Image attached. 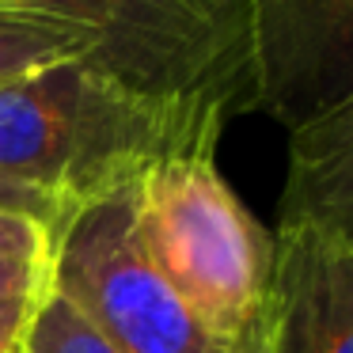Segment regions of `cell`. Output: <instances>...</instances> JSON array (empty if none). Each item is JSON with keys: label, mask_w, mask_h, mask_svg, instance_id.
I'll return each mask as SVG.
<instances>
[{"label": "cell", "mask_w": 353, "mask_h": 353, "mask_svg": "<svg viewBox=\"0 0 353 353\" xmlns=\"http://www.w3.org/2000/svg\"><path fill=\"white\" fill-rule=\"evenodd\" d=\"M224 130L171 114L65 61L0 84V179L65 209L130 190L168 156H216Z\"/></svg>", "instance_id": "1"}, {"label": "cell", "mask_w": 353, "mask_h": 353, "mask_svg": "<svg viewBox=\"0 0 353 353\" xmlns=\"http://www.w3.org/2000/svg\"><path fill=\"white\" fill-rule=\"evenodd\" d=\"M133 232L224 353H270L274 236L243 209L216 156H168L130 190Z\"/></svg>", "instance_id": "2"}, {"label": "cell", "mask_w": 353, "mask_h": 353, "mask_svg": "<svg viewBox=\"0 0 353 353\" xmlns=\"http://www.w3.org/2000/svg\"><path fill=\"white\" fill-rule=\"evenodd\" d=\"M92 34L84 65L171 114L228 130L254 110L247 0H16Z\"/></svg>", "instance_id": "3"}, {"label": "cell", "mask_w": 353, "mask_h": 353, "mask_svg": "<svg viewBox=\"0 0 353 353\" xmlns=\"http://www.w3.org/2000/svg\"><path fill=\"white\" fill-rule=\"evenodd\" d=\"M130 190L88 201L65 216L50 254V285L118 353H224L141 251Z\"/></svg>", "instance_id": "4"}, {"label": "cell", "mask_w": 353, "mask_h": 353, "mask_svg": "<svg viewBox=\"0 0 353 353\" xmlns=\"http://www.w3.org/2000/svg\"><path fill=\"white\" fill-rule=\"evenodd\" d=\"M254 110L285 130L353 95V0H247Z\"/></svg>", "instance_id": "5"}, {"label": "cell", "mask_w": 353, "mask_h": 353, "mask_svg": "<svg viewBox=\"0 0 353 353\" xmlns=\"http://www.w3.org/2000/svg\"><path fill=\"white\" fill-rule=\"evenodd\" d=\"M270 353H353V251L274 228Z\"/></svg>", "instance_id": "6"}, {"label": "cell", "mask_w": 353, "mask_h": 353, "mask_svg": "<svg viewBox=\"0 0 353 353\" xmlns=\"http://www.w3.org/2000/svg\"><path fill=\"white\" fill-rule=\"evenodd\" d=\"M277 228H304L353 251V95L289 133Z\"/></svg>", "instance_id": "7"}, {"label": "cell", "mask_w": 353, "mask_h": 353, "mask_svg": "<svg viewBox=\"0 0 353 353\" xmlns=\"http://www.w3.org/2000/svg\"><path fill=\"white\" fill-rule=\"evenodd\" d=\"M92 34L46 8L0 0V84L65 61H84Z\"/></svg>", "instance_id": "8"}, {"label": "cell", "mask_w": 353, "mask_h": 353, "mask_svg": "<svg viewBox=\"0 0 353 353\" xmlns=\"http://www.w3.org/2000/svg\"><path fill=\"white\" fill-rule=\"evenodd\" d=\"M19 353H118L99 327L65 292L46 285L23 330Z\"/></svg>", "instance_id": "9"}, {"label": "cell", "mask_w": 353, "mask_h": 353, "mask_svg": "<svg viewBox=\"0 0 353 353\" xmlns=\"http://www.w3.org/2000/svg\"><path fill=\"white\" fill-rule=\"evenodd\" d=\"M54 239H57V228L34 221V216L4 213V209H0V259L39 262V266H50Z\"/></svg>", "instance_id": "10"}, {"label": "cell", "mask_w": 353, "mask_h": 353, "mask_svg": "<svg viewBox=\"0 0 353 353\" xmlns=\"http://www.w3.org/2000/svg\"><path fill=\"white\" fill-rule=\"evenodd\" d=\"M46 285H50V266L0 259V312L39 304V296L46 292Z\"/></svg>", "instance_id": "11"}, {"label": "cell", "mask_w": 353, "mask_h": 353, "mask_svg": "<svg viewBox=\"0 0 353 353\" xmlns=\"http://www.w3.org/2000/svg\"><path fill=\"white\" fill-rule=\"evenodd\" d=\"M0 209H4V213L34 216V221L50 224V228H61V221H65V209L57 205L50 194L31 190V186H23V183H12V179H0Z\"/></svg>", "instance_id": "12"}, {"label": "cell", "mask_w": 353, "mask_h": 353, "mask_svg": "<svg viewBox=\"0 0 353 353\" xmlns=\"http://www.w3.org/2000/svg\"><path fill=\"white\" fill-rule=\"evenodd\" d=\"M31 307H12V312H0V353H19L27 319H31Z\"/></svg>", "instance_id": "13"}]
</instances>
